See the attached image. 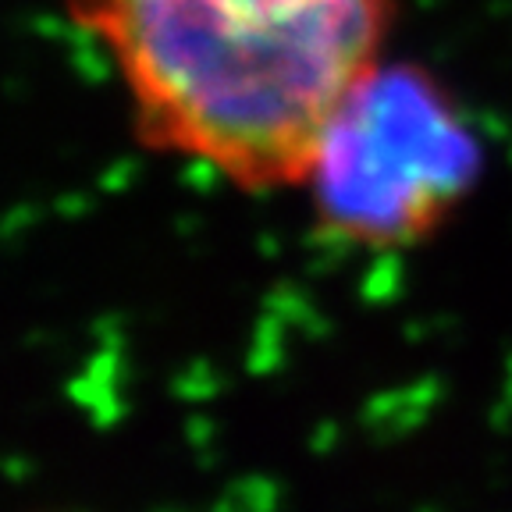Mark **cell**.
Masks as SVG:
<instances>
[{
	"label": "cell",
	"instance_id": "cell-1",
	"mask_svg": "<svg viewBox=\"0 0 512 512\" xmlns=\"http://www.w3.org/2000/svg\"><path fill=\"white\" fill-rule=\"evenodd\" d=\"M143 146L246 192L299 189L320 132L384 57L392 0H72Z\"/></svg>",
	"mask_w": 512,
	"mask_h": 512
},
{
	"label": "cell",
	"instance_id": "cell-2",
	"mask_svg": "<svg viewBox=\"0 0 512 512\" xmlns=\"http://www.w3.org/2000/svg\"><path fill=\"white\" fill-rule=\"evenodd\" d=\"M484 175V139L424 64L381 61L328 118L299 192L324 235L392 253L448 228Z\"/></svg>",
	"mask_w": 512,
	"mask_h": 512
}]
</instances>
